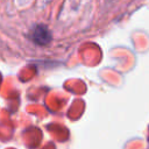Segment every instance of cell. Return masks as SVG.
Instances as JSON below:
<instances>
[{
  "instance_id": "1",
  "label": "cell",
  "mask_w": 149,
  "mask_h": 149,
  "mask_svg": "<svg viewBox=\"0 0 149 149\" xmlns=\"http://www.w3.org/2000/svg\"><path fill=\"white\" fill-rule=\"evenodd\" d=\"M30 38L34 41V43L38 44V45H48L51 42V33L50 30L43 26V24H37L33 30H31V35Z\"/></svg>"
}]
</instances>
